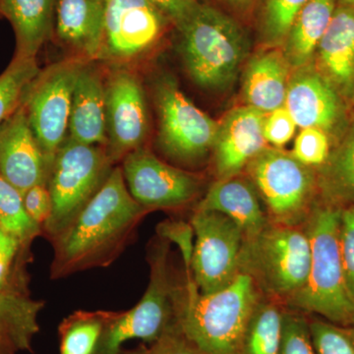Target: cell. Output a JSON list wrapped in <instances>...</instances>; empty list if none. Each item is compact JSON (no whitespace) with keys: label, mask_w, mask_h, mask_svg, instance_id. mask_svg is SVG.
<instances>
[{"label":"cell","mask_w":354,"mask_h":354,"mask_svg":"<svg viewBox=\"0 0 354 354\" xmlns=\"http://www.w3.org/2000/svg\"><path fill=\"white\" fill-rule=\"evenodd\" d=\"M148 212L133 199L121 167H114L75 220L55 239L53 278L109 265Z\"/></svg>","instance_id":"cell-1"},{"label":"cell","mask_w":354,"mask_h":354,"mask_svg":"<svg viewBox=\"0 0 354 354\" xmlns=\"http://www.w3.org/2000/svg\"><path fill=\"white\" fill-rule=\"evenodd\" d=\"M185 274L176 288L177 327L205 354H241L247 324L263 295L255 281L239 272L223 290L202 293Z\"/></svg>","instance_id":"cell-2"},{"label":"cell","mask_w":354,"mask_h":354,"mask_svg":"<svg viewBox=\"0 0 354 354\" xmlns=\"http://www.w3.org/2000/svg\"><path fill=\"white\" fill-rule=\"evenodd\" d=\"M342 206L317 199L304 228L311 259L308 279L286 307L317 314L337 325L353 326L354 304L349 297L339 252V220Z\"/></svg>","instance_id":"cell-3"},{"label":"cell","mask_w":354,"mask_h":354,"mask_svg":"<svg viewBox=\"0 0 354 354\" xmlns=\"http://www.w3.org/2000/svg\"><path fill=\"white\" fill-rule=\"evenodd\" d=\"M184 66L204 90L223 92L239 78L249 53L241 26L215 7L198 2L178 26Z\"/></svg>","instance_id":"cell-4"},{"label":"cell","mask_w":354,"mask_h":354,"mask_svg":"<svg viewBox=\"0 0 354 354\" xmlns=\"http://www.w3.org/2000/svg\"><path fill=\"white\" fill-rule=\"evenodd\" d=\"M311 250L304 225L290 227L270 221L260 232L245 237L239 272L248 274L261 292L286 305L304 288Z\"/></svg>","instance_id":"cell-5"},{"label":"cell","mask_w":354,"mask_h":354,"mask_svg":"<svg viewBox=\"0 0 354 354\" xmlns=\"http://www.w3.org/2000/svg\"><path fill=\"white\" fill-rule=\"evenodd\" d=\"M245 169L272 223L304 225L318 196L315 169L274 147L265 148Z\"/></svg>","instance_id":"cell-6"},{"label":"cell","mask_w":354,"mask_h":354,"mask_svg":"<svg viewBox=\"0 0 354 354\" xmlns=\"http://www.w3.org/2000/svg\"><path fill=\"white\" fill-rule=\"evenodd\" d=\"M106 147L67 138L53 160L48 179L53 209L43 228L53 241L69 227L111 171Z\"/></svg>","instance_id":"cell-7"},{"label":"cell","mask_w":354,"mask_h":354,"mask_svg":"<svg viewBox=\"0 0 354 354\" xmlns=\"http://www.w3.org/2000/svg\"><path fill=\"white\" fill-rule=\"evenodd\" d=\"M158 244L151 254L145 293L132 309L111 313L95 354H120L123 344L132 339L153 344L174 323L177 285L169 272V242Z\"/></svg>","instance_id":"cell-8"},{"label":"cell","mask_w":354,"mask_h":354,"mask_svg":"<svg viewBox=\"0 0 354 354\" xmlns=\"http://www.w3.org/2000/svg\"><path fill=\"white\" fill-rule=\"evenodd\" d=\"M155 99L162 152L179 164L202 162L213 152L218 122L198 109L169 77L156 84Z\"/></svg>","instance_id":"cell-9"},{"label":"cell","mask_w":354,"mask_h":354,"mask_svg":"<svg viewBox=\"0 0 354 354\" xmlns=\"http://www.w3.org/2000/svg\"><path fill=\"white\" fill-rule=\"evenodd\" d=\"M85 62L70 57L41 70L23 104L50 169L68 137L72 94L77 74Z\"/></svg>","instance_id":"cell-10"},{"label":"cell","mask_w":354,"mask_h":354,"mask_svg":"<svg viewBox=\"0 0 354 354\" xmlns=\"http://www.w3.org/2000/svg\"><path fill=\"white\" fill-rule=\"evenodd\" d=\"M195 242L190 272L202 293H213L230 285L239 274L243 230L223 214L196 209L191 218Z\"/></svg>","instance_id":"cell-11"},{"label":"cell","mask_w":354,"mask_h":354,"mask_svg":"<svg viewBox=\"0 0 354 354\" xmlns=\"http://www.w3.org/2000/svg\"><path fill=\"white\" fill-rule=\"evenodd\" d=\"M121 169L133 199L149 212L185 206L201 192L199 177L142 148L123 158Z\"/></svg>","instance_id":"cell-12"},{"label":"cell","mask_w":354,"mask_h":354,"mask_svg":"<svg viewBox=\"0 0 354 354\" xmlns=\"http://www.w3.org/2000/svg\"><path fill=\"white\" fill-rule=\"evenodd\" d=\"M165 20L150 0H106L97 60L124 65L141 57L157 44Z\"/></svg>","instance_id":"cell-13"},{"label":"cell","mask_w":354,"mask_h":354,"mask_svg":"<svg viewBox=\"0 0 354 354\" xmlns=\"http://www.w3.org/2000/svg\"><path fill=\"white\" fill-rule=\"evenodd\" d=\"M106 150L111 160L141 148L149 129L145 91L136 73L118 65L106 80Z\"/></svg>","instance_id":"cell-14"},{"label":"cell","mask_w":354,"mask_h":354,"mask_svg":"<svg viewBox=\"0 0 354 354\" xmlns=\"http://www.w3.org/2000/svg\"><path fill=\"white\" fill-rule=\"evenodd\" d=\"M297 127L319 128L334 144L344 134L353 114L351 106L313 64L292 70L285 104Z\"/></svg>","instance_id":"cell-15"},{"label":"cell","mask_w":354,"mask_h":354,"mask_svg":"<svg viewBox=\"0 0 354 354\" xmlns=\"http://www.w3.org/2000/svg\"><path fill=\"white\" fill-rule=\"evenodd\" d=\"M266 115L245 104L228 111L218 122L213 148L218 180L239 176L267 148L263 132Z\"/></svg>","instance_id":"cell-16"},{"label":"cell","mask_w":354,"mask_h":354,"mask_svg":"<svg viewBox=\"0 0 354 354\" xmlns=\"http://www.w3.org/2000/svg\"><path fill=\"white\" fill-rule=\"evenodd\" d=\"M50 171L22 106L0 128V174L23 195L32 186L48 184Z\"/></svg>","instance_id":"cell-17"},{"label":"cell","mask_w":354,"mask_h":354,"mask_svg":"<svg viewBox=\"0 0 354 354\" xmlns=\"http://www.w3.org/2000/svg\"><path fill=\"white\" fill-rule=\"evenodd\" d=\"M313 65L351 106L354 95V6L337 3L317 48Z\"/></svg>","instance_id":"cell-18"},{"label":"cell","mask_w":354,"mask_h":354,"mask_svg":"<svg viewBox=\"0 0 354 354\" xmlns=\"http://www.w3.org/2000/svg\"><path fill=\"white\" fill-rule=\"evenodd\" d=\"M106 0H57L55 31L62 46L84 62L97 60Z\"/></svg>","instance_id":"cell-19"},{"label":"cell","mask_w":354,"mask_h":354,"mask_svg":"<svg viewBox=\"0 0 354 354\" xmlns=\"http://www.w3.org/2000/svg\"><path fill=\"white\" fill-rule=\"evenodd\" d=\"M87 62L77 74L67 138L90 146H108L106 80Z\"/></svg>","instance_id":"cell-20"},{"label":"cell","mask_w":354,"mask_h":354,"mask_svg":"<svg viewBox=\"0 0 354 354\" xmlns=\"http://www.w3.org/2000/svg\"><path fill=\"white\" fill-rule=\"evenodd\" d=\"M291 72L281 48H268L253 55L243 76L246 106L266 114L285 106Z\"/></svg>","instance_id":"cell-21"},{"label":"cell","mask_w":354,"mask_h":354,"mask_svg":"<svg viewBox=\"0 0 354 354\" xmlns=\"http://www.w3.org/2000/svg\"><path fill=\"white\" fill-rule=\"evenodd\" d=\"M260 200L250 179L237 176L212 184L196 209L223 214L241 227L245 237H250L271 221Z\"/></svg>","instance_id":"cell-22"},{"label":"cell","mask_w":354,"mask_h":354,"mask_svg":"<svg viewBox=\"0 0 354 354\" xmlns=\"http://www.w3.org/2000/svg\"><path fill=\"white\" fill-rule=\"evenodd\" d=\"M57 0H1L2 15L16 36L14 57L37 58L55 30Z\"/></svg>","instance_id":"cell-23"},{"label":"cell","mask_w":354,"mask_h":354,"mask_svg":"<svg viewBox=\"0 0 354 354\" xmlns=\"http://www.w3.org/2000/svg\"><path fill=\"white\" fill-rule=\"evenodd\" d=\"M337 6V0H308L295 16L283 44L291 69L313 64L317 48Z\"/></svg>","instance_id":"cell-24"},{"label":"cell","mask_w":354,"mask_h":354,"mask_svg":"<svg viewBox=\"0 0 354 354\" xmlns=\"http://www.w3.org/2000/svg\"><path fill=\"white\" fill-rule=\"evenodd\" d=\"M316 174L320 199L339 206L354 205V114Z\"/></svg>","instance_id":"cell-25"},{"label":"cell","mask_w":354,"mask_h":354,"mask_svg":"<svg viewBox=\"0 0 354 354\" xmlns=\"http://www.w3.org/2000/svg\"><path fill=\"white\" fill-rule=\"evenodd\" d=\"M286 308L279 300L262 295L247 324L241 354H279Z\"/></svg>","instance_id":"cell-26"},{"label":"cell","mask_w":354,"mask_h":354,"mask_svg":"<svg viewBox=\"0 0 354 354\" xmlns=\"http://www.w3.org/2000/svg\"><path fill=\"white\" fill-rule=\"evenodd\" d=\"M113 312L78 311L59 326L60 354H95Z\"/></svg>","instance_id":"cell-27"},{"label":"cell","mask_w":354,"mask_h":354,"mask_svg":"<svg viewBox=\"0 0 354 354\" xmlns=\"http://www.w3.org/2000/svg\"><path fill=\"white\" fill-rule=\"evenodd\" d=\"M39 72L37 58L14 57L0 75V128L24 104L30 88Z\"/></svg>","instance_id":"cell-28"},{"label":"cell","mask_w":354,"mask_h":354,"mask_svg":"<svg viewBox=\"0 0 354 354\" xmlns=\"http://www.w3.org/2000/svg\"><path fill=\"white\" fill-rule=\"evenodd\" d=\"M0 230L23 244L41 234V227L26 212L23 195L0 174Z\"/></svg>","instance_id":"cell-29"},{"label":"cell","mask_w":354,"mask_h":354,"mask_svg":"<svg viewBox=\"0 0 354 354\" xmlns=\"http://www.w3.org/2000/svg\"><path fill=\"white\" fill-rule=\"evenodd\" d=\"M308 0H265L262 38L269 48L283 46L295 16Z\"/></svg>","instance_id":"cell-30"},{"label":"cell","mask_w":354,"mask_h":354,"mask_svg":"<svg viewBox=\"0 0 354 354\" xmlns=\"http://www.w3.org/2000/svg\"><path fill=\"white\" fill-rule=\"evenodd\" d=\"M312 342L317 354H354V328L327 320L309 321Z\"/></svg>","instance_id":"cell-31"},{"label":"cell","mask_w":354,"mask_h":354,"mask_svg":"<svg viewBox=\"0 0 354 354\" xmlns=\"http://www.w3.org/2000/svg\"><path fill=\"white\" fill-rule=\"evenodd\" d=\"M334 142L319 128H304L295 139L293 157L307 167L319 169L329 158Z\"/></svg>","instance_id":"cell-32"},{"label":"cell","mask_w":354,"mask_h":354,"mask_svg":"<svg viewBox=\"0 0 354 354\" xmlns=\"http://www.w3.org/2000/svg\"><path fill=\"white\" fill-rule=\"evenodd\" d=\"M279 354H317L309 321L302 312L286 307Z\"/></svg>","instance_id":"cell-33"},{"label":"cell","mask_w":354,"mask_h":354,"mask_svg":"<svg viewBox=\"0 0 354 354\" xmlns=\"http://www.w3.org/2000/svg\"><path fill=\"white\" fill-rule=\"evenodd\" d=\"M339 242L344 281L354 304V205L342 206Z\"/></svg>","instance_id":"cell-34"},{"label":"cell","mask_w":354,"mask_h":354,"mask_svg":"<svg viewBox=\"0 0 354 354\" xmlns=\"http://www.w3.org/2000/svg\"><path fill=\"white\" fill-rule=\"evenodd\" d=\"M157 232L160 239L172 242L178 246L183 256L185 272L191 274V261L194 250L193 237L195 236L191 223L183 221H165L158 225Z\"/></svg>","instance_id":"cell-35"},{"label":"cell","mask_w":354,"mask_h":354,"mask_svg":"<svg viewBox=\"0 0 354 354\" xmlns=\"http://www.w3.org/2000/svg\"><path fill=\"white\" fill-rule=\"evenodd\" d=\"M297 127L286 106L276 109L266 115L263 127L266 142L274 148H281L292 138Z\"/></svg>","instance_id":"cell-36"},{"label":"cell","mask_w":354,"mask_h":354,"mask_svg":"<svg viewBox=\"0 0 354 354\" xmlns=\"http://www.w3.org/2000/svg\"><path fill=\"white\" fill-rule=\"evenodd\" d=\"M138 349L141 354H205L183 334L176 322L157 342Z\"/></svg>","instance_id":"cell-37"},{"label":"cell","mask_w":354,"mask_h":354,"mask_svg":"<svg viewBox=\"0 0 354 354\" xmlns=\"http://www.w3.org/2000/svg\"><path fill=\"white\" fill-rule=\"evenodd\" d=\"M23 203L30 218L43 228L53 209L48 184H38L26 191L23 194Z\"/></svg>","instance_id":"cell-38"},{"label":"cell","mask_w":354,"mask_h":354,"mask_svg":"<svg viewBox=\"0 0 354 354\" xmlns=\"http://www.w3.org/2000/svg\"><path fill=\"white\" fill-rule=\"evenodd\" d=\"M21 246L19 241L0 230V290L12 285L10 283L11 268Z\"/></svg>","instance_id":"cell-39"},{"label":"cell","mask_w":354,"mask_h":354,"mask_svg":"<svg viewBox=\"0 0 354 354\" xmlns=\"http://www.w3.org/2000/svg\"><path fill=\"white\" fill-rule=\"evenodd\" d=\"M167 20L171 21L176 27L191 12L198 0H150Z\"/></svg>","instance_id":"cell-40"},{"label":"cell","mask_w":354,"mask_h":354,"mask_svg":"<svg viewBox=\"0 0 354 354\" xmlns=\"http://www.w3.org/2000/svg\"><path fill=\"white\" fill-rule=\"evenodd\" d=\"M337 3L346 4V6H354V0H337Z\"/></svg>","instance_id":"cell-41"},{"label":"cell","mask_w":354,"mask_h":354,"mask_svg":"<svg viewBox=\"0 0 354 354\" xmlns=\"http://www.w3.org/2000/svg\"><path fill=\"white\" fill-rule=\"evenodd\" d=\"M120 354H141V353H140L139 349H135V351H121Z\"/></svg>","instance_id":"cell-42"},{"label":"cell","mask_w":354,"mask_h":354,"mask_svg":"<svg viewBox=\"0 0 354 354\" xmlns=\"http://www.w3.org/2000/svg\"><path fill=\"white\" fill-rule=\"evenodd\" d=\"M230 1L234 4H244L248 2L249 0H230Z\"/></svg>","instance_id":"cell-43"},{"label":"cell","mask_w":354,"mask_h":354,"mask_svg":"<svg viewBox=\"0 0 354 354\" xmlns=\"http://www.w3.org/2000/svg\"><path fill=\"white\" fill-rule=\"evenodd\" d=\"M351 109L354 108V95H353V100H351Z\"/></svg>","instance_id":"cell-44"},{"label":"cell","mask_w":354,"mask_h":354,"mask_svg":"<svg viewBox=\"0 0 354 354\" xmlns=\"http://www.w3.org/2000/svg\"><path fill=\"white\" fill-rule=\"evenodd\" d=\"M0 15H2V10H1V0H0Z\"/></svg>","instance_id":"cell-45"},{"label":"cell","mask_w":354,"mask_h":354,"mask_svg":"<svg viewBox=\"0 0 354 354\" xmlns=\"http://www.w3.org/2000/svg\"><path fill=\"white\" fill-rule=\"evenodd\" d=\"M353 327L354 328V316H353Z\"/></svg>","instance_id":"cell-46"}]
</instances>
